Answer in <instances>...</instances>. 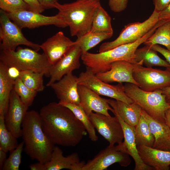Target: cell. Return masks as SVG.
<instances>
[{
  "label": "cell",
  "instance_id": "cell-1",
  "mask_svg": "<svg viewBox=\"0 0 170 170\" xmlns=\"http://www.w3.org/2000/svg\"><path fill=\"white\" fill-rule=\"evenodd\" d=\"M42 129L54 145L74 147L87 132L82 124L68 108L50 102L39 113Z\"/></svg>",
  "mask_w": 170,
  "mask_h": 170
},
{
  "label": "cell",
  "instance_id": "cell-2",
  "mask_svg": "<svg viewBox=\"0 0 170 170\" xmlns=\"http://www.w3.org/2000/svg\"><path fill=\"white\" fill-rule=\"evenodd\" d=\"M24 150L32 160L45 163L51 157L55 145L44 132L39 113L28 111L22 125Z\"/></svg>",
  "mask_w": 170,
  "mask_h": 170
},
{
  "label": "cell",
  "instance_id": "cell-3",
  "mask_svg": "<svg viewBox=\"0 0 170 170\" xmlns=\"http://www.w3.org/2000/svg\"><path fill=\"white\" fill-rule=\"evenodd\" d=\"M160 25L158 23L148 33L133 42L122 44L102 53L94 54L87 52L82 53L81 59L83 64L95 74L110 70V64L115 61L124 60L135 64V53L136 49Z\"/></svg>",
  "mask_w": 170,
  "mask_h": 170
},
{
  "label": "cell",
  "instance_id": "cell-4",
  "mask_svg": "<svg viewBox=\"0 0 170 170\" xmlns=\"http://www.w3.org/2000/svg\"><path fill=\"white\" fill-rule=\"evenodd\" d=\"M100 5V0H76L58 3L56 8L69 27L71 36L78 38L90 31L94 14Z\"/></svg>",
  "mask_w": 170,
  "mask_h": 170
},
{
  "label": "cell",
  "instance_id": "cell-5",
  "mask_svg": "<svg viewBox=\"0 0 170 170\" xmlns=\"http://www.w3.org/2000/svg\"><path fill=\"white\" fill-rule=\"evenodd\" d=\"M0 61L8 66H14L21 71H31L48 77L52 65L44 53L20 47L14 50H1Z\"/></svg>",
  "mask_w": 170,
  "mask_h": 170
},
{
  "label": "cell",
  "instance_id": "cell-6",
  "mask_svg": "<svg viewBox=\"0 0 170 170\" xmlns=\"http://www.w3.org/2000/svg\"><path fill=\"white\" fill-rule=\"evenodd\" d=\"M124 88L126 95L133 103L152 117L166 123L165 113L170 105L167 102L162 90L146 91L130 83H126Z\"/></svg>",
  "mask_w": 170,
  "mask_h": 170
},
{
  "label": "cell",
  "instance_id": "cell-7",
  "mask_svg": "<svg viewBox=\"0 0 170 170\" xmlns=\"http://www.w3.org/2000/svg\"><path fill=\"white\" fill-rule=\"evenodd\" d=\"M160 12L154 10L151 15L142 22L129 24L122 30L119 36L115 40L102 43L99 53L104 52L120 45L133 42L152 29L159 21Z\"/></svg>",
  "mask_w": 170,
  "mask_h": 170
},
{
  "label": "cell",
  "instance_id": "cell-8",
  "mask_svg": "<svg viewBox=\"0 0 170 170\" xmlns=\"http://www.w3.org/2000/svg\"><path fill=\"white\" fill-rule=\"evenodd\" d=\"M21 29L13 21L7 13L0 11V40L1 50H14L19 45L30 47L37 51L41 49L40 45L28 40Z\"/></svg>",
  "mask_w": 170,
  "mask_h": 170
},
{
  "label": "cell",
  "instance_id": "cell-9",
  "mask_svg": "<svg viewBox=\"0 0 170 170\" xmlns=\"http://www.w3.org/2000/svg\"><path fill=\"white\" fill-rule=\"evenodd\" d=\"M78 77V84L88 88L99 95L107 96L128 104L133 103L125 93L122 83L113 85L105 82L99 79L88 67H86L85 71L81 72Z\"/></svg>",
  "mask_w": 170,
  "mask_h": 170
},
{
  "label": "cell",
  "instance_id": "cell-10",
  "mask_svg": "<svg viewBox=\"0 0 170 170\" xmlns=\"http://www.w3.org/2000/svg\"><path fill=\"white\" fill-rule=\"evenodd\" d=\"M133 75L142 90L151 92L170 86V68L164 70L134 64Z\"/></svg>",
  "mask_w": 170,
  "mask_h": 170
},
{
  "label": "cell",
  "instance_id": "cell-11",
  "mask_svg": "<svg viewBox=\"0 0 170 170\" xmlns=\"http://www.w3.org/2000/svg\"><path fill=\"white\" fill-rule=\"evenodd\" d=\"M6 13L11 20L21 29L26 28L32 29L50 25L61 28L68 26L62 16L59 13L52 16H45L40 13L27 10Z\"/></svg>",
  "mask_w": 170,
  "mask_h": 170
},
{
  "label": "cell",
  "instance_id": "cell-12",
  "mask_svg": "<svg viewBox=\"0 0 170 170\" xmlns=\"http://www.w3.org/2000/svg\"><path fill=\"white\" fill-rule=\"evenodd\" d=\"M128 154L118 150L114 145H109L92 159L86 163L81 170H105L111 165L118 163L123 167L128 166L131 160Z\"/></svg>",
  "mask_w": 170,
  "mask_h": 170
},
{
  "label": "cell",
  "instance_id": "cell-13",
  "mask_svg": "<svg viewBox=\"0 0 170 170\" xmlns=\"http://www.w3.org/2000/svg\"><path fill=\"white\" fill-rule=\"evenodd\" d=\"M89 117L95 129L109 142V145L120 144L123 142V131L116 117L108 116L92 112Z\"/></svg>",
  "mask_w": 170,
  "mask_h": 170
},
{
  "label": "cell",
  "instance_id": "cell-14",
  "mask_svg": "<svg viewBox=\"0 0 170 170\" xmlns=\"http://www.w3.org/2000/svg\"><path fill=\"white\" fill-rule=\"evenodd\" d=\"M82 53L80 46L76 42L60 59L52 65L50 79L46 86L49 87L64 76L78 69L80 66V58Z\"/></svg>",
  "mask_w": 170,
  "mask_h": 170
},
{
  "label": "cell",
  "instance_id": "cell-15",
  "mask_svg": "<svg viewBox=\"0 0 170 170\" xmlns=\"http://www.w3.org/2000/svg\"><path fill=\"white\" fill-rule=\"evenodd\" d=\"M28 107L13 90L10 94L7 112L5 116L7 129L17 139L21 136L22 125Z\"/></svg>",
  "mask_w": 170,
  "mask_h": 170
},
{
  "label": "cell",
  "instance_id": "cell-16",
  "mask_svg": "<svg viewBox=\"0 0 170 170\" xmlns=\"http://www.w3.org/2000/svg\"><path fill=\"white\" fill-rule=\"evenodd\" d=\"M112 112L118 119L124 135L123 141L121 144L116 146V148L132 157L135 164L134 170L154 169L153 167L145 164L140 156L136 143L135 127L130 126L126 123L113 110Z\"/></svg>",
  "mask_w": 170,
  "mask_h": 170
},
{
  "label": "cell",
  "instance_id": "cell-17",
  "mask_svg": "<svg viewBox=\"0 0 170 170\" xmlns=\"http://www.w3.org/2000/svg\"><path fill=\"white\" fill-rule=\"evenodd\" d=\"M78 91L80 105L89 117L93 111L111 116L108 111L112 112L113 109L108 103V99L102 98L90 89L82 85H78Z\"/></svg>",
  "mask_w": 170,
  "mask_h": 170
},
{
  "label": "cell",
  "instance_id": "cell-18",
  "mask_svg": "<svg viewBox=\"0 0 170 170\" xmlns=\"http://www.w3.org/2000/svg\"><path fill=\"white\" fill-rule=\"evenodd\" d=\"M76 43L60 31L40 45L49 62L53 65L60 59Z\"/></svg>",
  "mask_w": 170,
  "mask_h": 170
},
{
  "label": "cell",
  "instance_id": "cell-19",
  "mask_svg": "<svg viewBox=\"0 0 170 170\" xmlns=\"http://www.w3.org/2000/svg\"><path fill=\"white\" fill-rule=\"evenodd\" d=\"M78 77L71 72L50 86L59 101L80 105Z\"/></svg>",
  "mask_w": 170,
  "mask_h": 170
},
{
  "label": "cell",
  "instance_id": "cell-20",
  "mask_svg": "<svg viewBox=\"0 0 170 170\" xmlns=\"http://www.w3.org/2000/svg\"><path fill=\"white\" fill-rule=\"evenodd\" d=\"M110 69L106 71L96 74L100 80L107 83H130L138 84L133 78V72L134 64L128 61L120 60L111 63Z\"/></svg>",
  "mask_w": 170,
  "mask_h": 170
},
{
  "label": "cell",
  "instance_id": "cell-21",
  "mask_svg": "<svg viewBox=\"0 0 170 170\" xmlns=\"http://www.w3.org/2000/svg\"><path fill=\"white\" fill-rule=\"evenodd\" d=\"M86 162L80 161L78 154L73 153L65 156L62 150L54 146L49 161L45 163L46 170H60L64 169L81 170Z\"/></svg>",
  "mask_w": 170,
  "mask_h": 170
},
{
  "label": "cell",
  "instance_id": "cell-22",
  "mask_svg": "<svg viewBox=\"0 0 170 170\" xmlns=\"http://www.w3.org/2000/svg\"><path fill=\"white\" fill-rule=\"evenodd\" d=\"M139 154L146 165L156 170H168L170 151L157 149L145 145L137 146Z\"/></svg>",
  "mask_w": 170,
  "mask_h": 170
},
{
  "label": "cell",
  "instance_id": "cell-23",
  "mask_svg": "<svg viewBox=\"0 0 170 170\" xmlns=\"http://www.w3.org/2000/svg\"><path fill=\"white\" fill-rule=\"evenodd\" d=\"M141 115L147 122L155 138L153 148L170 151V128L164 122L152 117L142 109Z\"/></svg>",
  "mask_w": 170,
  "mask_h": 170
},
{
  "label": "cell",
  "instance_id": "cell-24",
  "mask_svg": "<svg viewBox=\"0 0 170 170\" xmlns=\"http://www.w3.org/2000/svg\"><path fill=\"white\" fill-rule=\"evenodd\" d=\"M108 102L121 118L127 124L135 126L138 123L141 115V108L133 103L128 104L114 99H108Z\"/></svg>",
  "mask_w": 170,
  "mask_h": 170
},
{
  "label": "cell",
  "instance_id": "cell-25",
  "mask_svg": "<svg viewBox=\"0 0 170 170\" xmlns=\"http://www.w3.org/2000/svg\"><path fill=\"white\" fill-rule=\"evenodd\" d=\"M7 68V66L0 61V115L5 116L15 82L8 76Z\"/></svg>",
  "mask_w": 170,
  "mask_h": 170
},
{
  "label": "cell",
  "instance_id": "cell-26",
  "mask_svg": "<svg viewBox=\"0 0 170 170\" xmlns=\"http://www.w3.org/2000/svg\"><path fill=\"white\" fill-rule=\"evenodd\" d=\"M135 64L151 68L154 66L164 67L170 68V64L166 61L161 58L157 54V52L150 47L146 46L135 51Z\"/></svg>",
  "mask_w": 170,
  "mask_h": 170
},
{
  "label": "cell",
  "instance_id": "cell-27",
  "mask_svg": "<svg viewBox=\"0 0 170 170\" xmlns=\"http://www.w3.org/2000/svg\"><path fill=\"white\" fill-rule=\"evenodd\" d=\"M58 103L72 111L84 126L91 141H96L98 140V137L96 134L95 128L89 117L80 105L60 101Z\"/></svg>",
  "mask_w": 170,
  "mask_h": 170
},
{
  "label": "cell",
  "instance_id": "cell-28",
  "mask_svg": "<svg viewBox=\"0 0 170 170\" xmlns=\"http://www.w3.org/2000/svg\"><path fill=\"white\" fill-rule=\"evenodd\" d=\"M90 31L94 32L113 34L111 17L101 5L94 14Z\"/></svg>",
  "mask_w": 170,
  "mask_h": 170
},
{
  "label": "cell",
  "instance_id": "cell-29",
  "mask_svg": "<svg viewBox=\"0 0 170 170\" xmlns=\"http://www.w3.org/2000/svg\"><path fill=\"white\" fill-rule=\"evenodd\" d=\"M144 44L148 46L161 44L170 51V21L160 25Z\"/></svg>",
  "mask_w": 170,
  "mask_h": 170
},
{
  "label": "cell",
  "instance_id": "cell-30",
  "mask_svg": "<svg viewBox=\"0 0 170 170\" xmlns=\"http://www.w3.org/2000/svg\"><path fill=\"white\" fill-rule=\"evenodd\" d=\"M135 133L137 146L143 145L153 148L155 142L154 136L147 122L141 115L138 123L135 126Z\"/></svg>",
  "mask_w": 170,
  "mask_h": 170
},
{
  "label": "cell",
  "instance_id": "cell-31",
  "mask_svg": "<svg viewBox=\"0 0 170 170\" xmlns=\"http://www.w3.org/2000/svg\"><path fill=\"white\" fill-rule=\"evenodd\" d=\"M113 34L94 32L90 31L77 38L75 41L80 46L82 53L88 52L102 41L110 38Z\"/></svg>",
  "mask_w": 170,
  "mask_h": 170
},
{
  "label": "cell",
  "instance_id": "cell-32",
  "mask_svg": "<svg viewBox=\"0 0 170 170\" xmlns=\"http://www.w3.org/2000/svg\"><path fill=\"white\" fill-rule=\"evenodd\" d=\"M5 116L0 115V148L7 152L13 150L19 144L17 138L7 129Z\"/></svg>",
  "mask_w": 170,
  "mask_h": 170
},
{
  "label": "cell",
  "instance_id": "cell-33",
  "mask_svg": "<svg viewBox=\"0 0 170 170\" xmlns=\"http://www.w3.org/2000/svg\"><path fill=\"white\" fill-rule=\"evenodd\" d=\"M43 74L31 71H22L20 78L24 84L29 88L37 92L43 90Z\"/></svg>",
  "mask_w": 170,
  "mask_h": 170
},
{
  "label": "cell",
  "instance_id": "cell-34",
  "mask_svg": "<svg viewBox=\"0 0 170 170\" xmlns=\"http://www.w3.org/2000/svg\"><path fill=\"white\" fill-rule=\"evenodd\" d=\"M13 90L18 95L22 102L28 107L32 105L37 93L26 86L20 78L15 81Z\"/></svg>",
  "mask_w": 170,
  "mask_h": 170
},
{
  "label": "cell",
  "instance_id": "cell-35",
  "mask_svg": "<svg viewBox=\"0 0 170 170\" xmlns=\"http://www.w3.org/2000/svg\"><path fill=\"white\" fill-rule=\"evenodd\" d=\"M24 145V143L22 141L16 148L10 152L9 156L5 161L2 170H19Z\"/></svg>",
  "mask_w": 170,
  "mask_h": 170
},
{
  "label": "cell",
  "instance_id": "cell-36",
  "mask_svg": "<svg viewBox=\"0 0 170 170\" xmlns=\"http://www.w3.org/2000/svg\"><path fill=\"white\" fill-rule=\"evenodd\" d=\"M0 9L7 13L31 10L29 5L22 0H0Z\"/></svg>",
  "mask_w": 170,
  "mask_h": 170
},
{
  "label": "cell",
  "instance_id": "cell-37",
  "mask_svg": "<svg viewBox=\"0 0 170 170\" xmlns=\"http://www.w3.org/2000/svg\"><path fill=\"white\" fill-rule=\"evenodd\" d=\"M128 3V0H109L108 5L113 12L119 13L126 9Z\"/></svg>",
  "mask_w": 170,
  "mask_h": 170
},
{
  "label": "cell",
  "instance_id": "cell-38",
  "mask_svg": "<svg viewBox=\"0 0 170 170\" xmlns=\"http://www.w3.org/2000/svg\"><path fill=\"white\" fill-rule=\"evenodd\" d=\"M22 0L29 5L32 11L41 13L45 10L37 0Z\"/></svg>",
  "mask_w": 170,
  "mask_h": 170
},
{
  "label": "cell",
  "instance_id": "cell-39",
  "mask_svg": "<svg viewBox=\"0 0 170 170\" xmlns=\"http://www.w3.org/2000/svg\"><path fill=\"white\" fill-rule=\"evenodd\" d=\"M7 66V74L11 79L15 81L17 79L20 78L22 71L14 66Z\"/></svg>",
  "mask_w": 170,
  "mask_h": 170
},
{
  "label": "cell",
  "instance_id": "cell-40",
  "mask_svg": "<svg viewBox=\"0 0 170 170\" xmlns=\"http://www.w3.org/2000/svg\"><path fill=\"white\" fill-rule=\"evenodd\" d=\"M149 47L162 54L166 59V61L170 64V51L169 50L162 47L158 44H154Z\"/></svg>",
  "mask_w": 170,
  "mask_h": 170
},
{
  "label": "cell",
  "instance_id": "cell-41",
  "mask_svg": "<svg viewBox=\"0 0 170 170\" xmlns=\"http://www.w3.org/2000/svg\"><path fill=\"white\" fill-rule=\"evenodd\" d=\"M154 5V10L160 12L170 4V0H153Z\"/></svg>",
  "mask_w": 170,
  "mask_h": 170
},
{
  "label": "cell",
  "instance_id": "cell-42",
  "mask_svg": "<svg viewBox=\"0 0 170 170\" xmlns=\"http://www.w3.org/2000/svg\"><path fill=\"white\" fill-rule=\"evenodd\" d=\"M40 4L45 9L56 8L58 0H37Z\"/></svg>",
  "mask_w": 170,
  "mask_h": 170
},
{
  "label": "cell",
  "instance_id": "cell-43",
  "mask_svg": "<svg viewBox=\"0 0 170 170\" xmlns=\"http://www.w3.org/2000/svg\"><path fill=\"white\" fill-rule=\"evenodd\" d=\"M159 19L166 21H170V4L159 12Z\"/></svg>",
  "mask_w": 170,
  "mask_h": 170
},
{
  "label": "cell",
  "instance_id": "cell-44",
  "mask_svg": "<svg viewBox=\"0 0 170 170\" xmlns=\"http://www.w3.org/2000/svg\"><path fill=\"white\" fill-rule=\"evenodd\" d=\"M29 167L31 170H46L45 163L39 162L30 164Z\"/></svg>",
  "mask_w": 170,
  "mask_h": 170
},
{
  "label": "cell",
  "instance_id": "cell-45",
  "mask_svg": "<svg viewBox=\"0 0 170 170\" xmlns=\"http://www.w3.org/2000/svg\"><path fill=\"white\" fill-rule=\"evenodd\" d=\"M7 152L0 148V170H2L3 166L7 159Z\"/></svg>",
  "mask_w": 170,
  "mask_h": 170
},
{
  "label": "cell",
  "instance_id": "cell-46",
  "mask_svg": "<svg viewBox=\"0 0 170 170\" xmlns=\"http://www.w3.org/2000/svg\"><path fill=\"white\" fill-rule=\"evenodd\" d=\"M162 90V93L165 96V99L167 102L170 105V86Z\"/></svg>",
  "mask_w": 170,
  "mask_h": 170
},
{
  "label": "cell",
  "instance_id": "cell-47",
  "mask_svg": "<svg viewBox=\"0 0 170 170\" xmlns=\"http://www.w3.org/2000/svg\"><path fill=\"white\" fill-rule=\"evenodd\" d=\"M165 120L166 124L170 128V107L165 112Z\"/></svg>",
  "mask_w": 170,
  "mask_h": 170
}]
</instances>
